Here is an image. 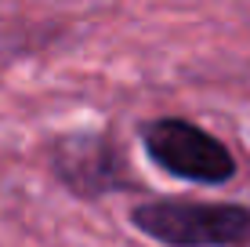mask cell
Instances as JSON below:
<instances>
[{
  "mask_svg": "<svg viewBox=\"0 0 250 247\" xmlns=\"http://www.w3.org/2000/svg\"><path fill=\"white\" fill-rule=\"evenodd\" d=\"M138 229L174 247H229L250 240V211L214 203H145L134 211Z\"/></svg>",
  "mask_w": 250,
  "mask_h": 247,
  "instance_id": "obj_1",
  "label": "cell"
},
{
  "mask_svg": "<svg viewBox=\"0 0 250 247\" xmlns=\"http://www.w3.org/2000/svg\"><path fill=\"white\" fill-rule=\"evenodd\" d=\"M145 146H149V157L160 167H167L170 175L192 178V182H225L236 171L229 149L185 120L149 124L145 127Z\"/></svg>",
  "mask_w": 250,
  "mask_h": 247,
  "instance_id": "obj_2",
  "label": "cell"
}]
</instances>
